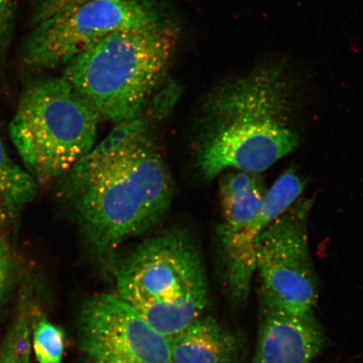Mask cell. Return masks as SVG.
Segmentation results:
<instances>
[{
    "label": "cell",
    "mask_w": 363,
    "mask_h": 363,
    "mask_svg": "<svg viewBox=\"0 0 363 363\" xmlns=\"http://www.w3.org/2000/svg\"><path fill=\"white\" fill-rule=\"evenodd\" d=\"M301 82L283 60L266 61L208 95L197 167L211 180L226 170L259 174L289 155L301 140Z\"/></svg>",
    "instance_id": "1"
},
{
    "label": "cell",
    "mask_w": 363,
    "mask_h": 363,
    "mask_svg": "<svg viewBox=\"0 0 363 363\" xmlns=\"http://www.w3.org/2000/svg\"><path fill=\"white\" fill-rule=\"evenodd\" d=\"M56 189L72 208L91 255L108 265L122 243L160 223L174 188L148 136L87 174L63 175Z\"/></svg>",
    "instance_id": "2"
},
{
    "label": "cell",
    "mask_w": 363,
    "mask_h": 363,
    "mask_svg": "<svg viewBox=\"0 0 363 363\" xmlns=\"http://www.w3.org/2000/svg\"><path fill=\"white\" fill-rule=\"evenodd\" d=\"M179 31L169 23L117 31L67 63L62 78L113 124L133 119L151 99L169 68Z\"/></svg>",
    "instance_id": "3"
},
{
    "label": "cell",
    "mask_w": 363,
    "mask_h": 363,
    "mask_svg": "<svg viewBox=\"0 0 363 363\" xmlns=\"http://www.w3.org/2000/svg\"><path fill=\"white\" fill-rule=\"evenodd\" d=\"M117 295L171 339L201 318L208 281L194 238L174 228L135 245L108 263Z\"/></svg>",
    "instance_id": "4"
},
{
    "label": "cell",
    "mask_w": 363,
    "mask_h": 363,
    "mask_svg": "<svg viewBox=\"0 0 363 363\" xmlns=\"http://www.w3.org/2000/svg\"><path fill=\"white\" fill-rule=\"evenodd\" d=\"M101 116L62 78L35 82L9 126L25 169L40 185L57 182L95 145Z\"/></svg>",
    "instance_id": "5"
},
{
    "label": "cell",
    "mask_w": 363,
    "mask_h": 363,
    "mask_svg": "<svg viewBox=\"0 0 363 363\" xmlns=\"http://www.w3.org/2000/svg\"><path fill=\"white\" fill-rule=\"evenodd\" d=\"M305 189L301 177L288 169L266 189L260 176L240 171L221 178V220L217 227L222 274L234 303H246L256 272L258 240L272 222L296 202Z\"/></svg>",
    "instance_id": "6"
},
{
    "label": "cell",
    "mask_w": 363,
    "mask_h": 363,
    "mask_svg": "<svg viewBox=\"0 0 363 363\" xmlns=\"http://www.w3.org/2000/svg\"><path fill=\"white\" fill-rule=\"evenodd\" d=\"M161 21L156 9L143 0H89L38 23L26 40L23 60L40 70L67 65L108 35Z\"/></svg>",
    "instance_id": "7"
},
{
    "label": "cell",
    "mask_w": 363,
    "mask_h": 363,
    "mask_svg": "<svg viewBox=\"0 0 363 363\" xmlns=\"http://www.w3.org/2000/svg\"><path fill=\"white\" fill-rule=\"evenodd\" d=\"M308 202L294 206L263 231L258 240L256 271L260 294L290 311L312 312L318 280L308 246Z\"/></svg>",
    "instance_id": "8"
},
{
    "label": "cell",
    "mask_w": 363,
    "mask_h": 363,
    "mask_svg": "<svg viewBox=\"0 0 363 363\" xmlns=\"http://www.w3.org/2000/svg\"><path fill=\"white\" fill-rule=\"evenodd\" d=\"M79 343L98 363H174L170 339L117 294L95 295L84 303Z\"/></svg>",
    "instance_id": "9"
},
{
    "label": "cell",
    "mask_w": 363,
    "mask_h": 363,
    "mask_svg": "<svg viewBox=\"0 0 363 363\" xmlns=\"http://www.w3.org/2000/svg\"><path fill=\"white\" fill-rule=\"evenodd\" d=\"M260 315L252 363H311L328 343L314 311L296 312L259 294Z\"/></svg>",
    "instance_id": "10"
},
{
    "label": "cell",
    "mask_w": 363,
    "mask_h": 363,
    "mask_svg": "<svg viewBox=\"0 0 363 363\" xmlns=\"http://www.w3.org/2000/svg\"><path fill=\"white\" fill-rule=\"evenodd\" d=\"M174 363H238L235 335L212 318H199L170 339Z\"/></svg>",
    "instance_id": "11"
},
{
    "label": "cell",
    "mask_w": 363,
    "mask_h": 363,
    "mask_svg": "<svg viewBox=\"0 0 363 363\" xmlns=\"http://www.w3.org/2000/svg\"><path fill=\"white\" fill-rule=\"evenodd\" d=\"M38 189L33 176L9 155L0 135V201L9 219L19 216L34 201Z\"/></svg>",
    "instance_id": "12"
},
{
    "label": "cell",
    "mask_w": 363,
    "mask_h": 363,
    "mask_svg": "<svg viewBox=\"0 0 363 363\" xmlns=\"http://www.w3.org/2000/svg\"><path fill=\"white\" fill-rule=\"evenodd\" d=\"M33 351L39 363H62L65 353V335L57 326L40 321L33 333Z\"/></svg>",
    "instance_id": "13"
},
{
    "label": "cell",
    "mask_w": 363,
    "mask_h": 363,
    "mask_svg": "<svg viewBox=\"0 0 363 363\" xmlns=\"http://www.w3.org/2000/svg\"><path fill=\"white\" fill-rule=\"evenodd\" d=\"M88 1L89 0H38L35 13V21L38 24L66 9Z\"/></svg>",
    "instance_id": "14"
},
{
    "label": "cell",
    "mask_w": 363,
    "mask_h": 363,
    "mask_svg": "<svg viewBox=\"0 0 363 363\" xmlns=\"http://www.w3.org/2000/svg\"><path fill=\"white\" fill-rule=\"evenodd\" d=\"M12 21L11 0H0V67L6 52Z\"/></svg>",
    "instance_id": "15"
},
{
    "label": "cell",
    "mask_w": 363,
    "mask_h": 363,
    "mask_svg": "<svg viewBox=\"0 0 363 363\" xmlns=\"http://www.w3.org/2000/svg\"><path fill=\"white\" fill-rule=\"evenodd\" d=\"M9 272H10V256L6 243L0 238V297L6 289Z\"/></svg>",
    "instance_id": "16"
},
{
    "label": "cell",
    "mask_w": 363,
    "mask_h": 363,
    "mask_svg": "<svg viewBox=\"0 0 363 363\" xmlns=\"http://www.w3.org/2000/svg\"><path fill=\"white\" fill-rule=\"evenodd\" d=\"M0 363H30V358L20 352L6 351L0 352Z\"/></svg>",
    "instance_id": "17"
},
{
    "label": "cell",
    "mask_w": 363,
    "mask_h": 363,
    "mask_svg": "<svg viewBox=\"0 0 363 363\" xmlns=\"http://www.w3.org/2000/svg\"><path fill=\"white\" fill-rule=\"evenodd\" d=\"M8 220L9 217L6 208H4L3 203L0 201V225L6 223Z\"/></svg>",
    "instance_id": "18"
}]
</instances>
